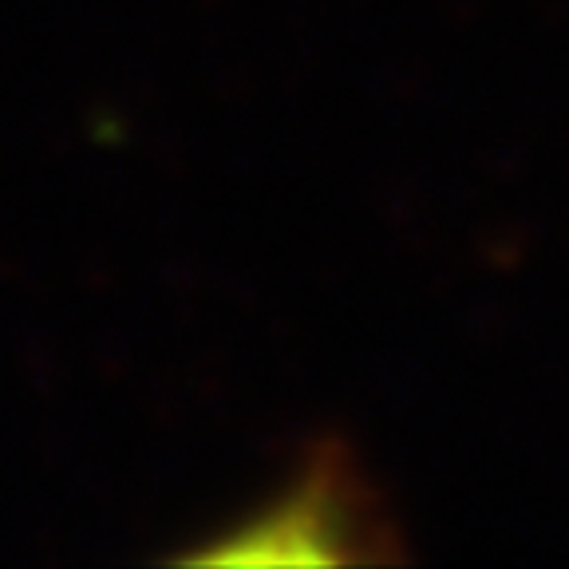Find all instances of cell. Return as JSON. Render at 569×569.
Here are the masks:
<instances>
[{"mask_svg": "<svg viewBox=\"0 0 569 569\" xmlns=\"http://www.w3.org/2000/svg\"><path fill=\"white\" fill-rule=\"evenodd\" d=\"M396 538L380 510V498L356 467L340 439L309 447L293 479L273 498L249 510L241 522L187 550L182 561L198 566H345V561H388Z\"/></svg>", "mask_w": 569, "mask_h": 569, "instance_id": "6da1fadb", "label": "cell"}]
</instances>
